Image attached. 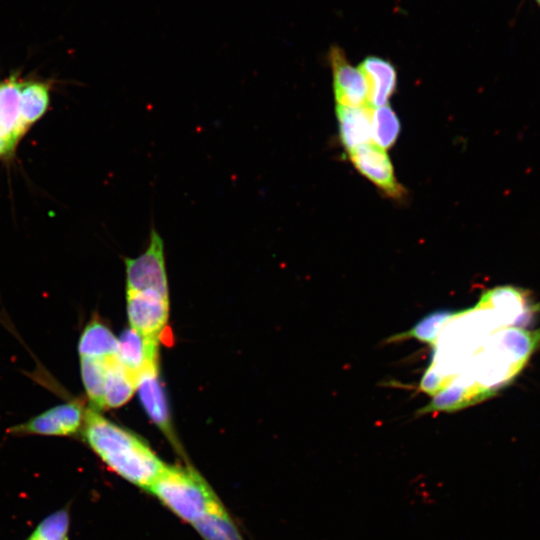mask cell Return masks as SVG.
Returning a JSON list of instances; mask_svg holds the SVG:
<instances>
[{
    "mask_svg": "<svg viewBox=\"0 0 540 540\" xmlns=\"http://www.w3.org/2000/svg\"><path fill=\"white\" fill-rule=\"evenodd\" d=\"M124 263L127 292L154 291L169 299L164 242L153 222L145 251L135 258H125Z\"/></svg>",
    "mask_w": 540,
    "mask_h": 540,
    "instance_id": "cell-3",
    "label": "cell"
},
{
    "mask_svg": "<svg viewBox=\"0 0 540 540\" xmlns=\"http://www.w3.org/2000/svg\"><path fill=\"white\" fill-rule=\"evenodd\" d=\"M69 523L68 510L62 508L45 517L26 540H67Z\"/></svg>",
    "mask_w": 540,
    "mask_h": 540,
    "instance_id": "cell-19",
    "label": "cell"
},
{
    "mask_svg": "<svg viewBox=\"0 0 540 540\" xmlns=\"http://www.w3.org/2000/svg\"><path fill=\"white\" fill-rule=\"evenodd\" d=\"M349 157L356 169L385 194L401 198L405 190L398 183L392 163L379 146L366 143L349 150Z\"/></svg>",
    "mask_w": 540,
    "mask_h": 540,
    "instance_id": "cell-7",
    "label": "cell"
},
{
    "mask_svg": "<svg viewBox=\"0 0 540 540\" xmlns=\"http://www.w3.org/2000/svg\"><path fill=\"white\" fill-rule=\"evenodd\" d=\"M333 74V88L338 105L348 107L369 106L368 86L359 68L353 67L339 46L329 50Z\"/></svg>",
    "mask_w": 540,
    "mask_h": 540,
    "instance_id": "cell-8",
    "label": "cell"
},
{
    "mask_svg": "<svg viewBox=\"0 0 540 540\" xmlns=\"http://www.w3.org/2000/svg\"><path fill=\"white\" fill-rule=\"evenodd\" d=\"M86 409L79 400L54 406L28 421L10 427L13 435L66 437L78 434L83 427Z\"/></svg>",
    "mask_w": 540,
    "mask_h": 540,
    "instance_id": "cell-4",
    "label": "cell"
},
{
    "mask_svg": "<svg viewBox=\"0 0 540 540\" xmlns=\"http://www.w3.org/2000/svg\"><path fill=\"white\" fill-rule=\"evenodd\" d=\"M147 491L190 524L221 502L205 479L191 467L166 464Z\"/></svg>",
    "mask_w": 540,
    "mask_h": 540,
    "instance_id": "cell-2",
    "label": "cell"
},
{
    "mask_svg": "<svg viewBox=\"0 0 540 540\" xmlns=\"http://www.w3.org/2000/svg\"><path fill=\"white\" fill-rule=\"evenodd\" d=\"M372 125L377 146L382 149L392 147L400 133V122L393 109L383 105L373 110Z\"/></svg>",
    "mask_w": 540,
    "mask_h": 540,
    "instance_id": "cell-18",
    "label": "cell"
},
{
    "mask_svg": "<svg viewBox=\"0 0 540 540\" xmlns=\"http://www.w3.org/2000/svg\"><path fill=\"white\" fill-rule=\"evenodd\" d=\"M141 403L155 425L182 454V448L175 436L165 393L159 380V364H151L137 378V388Z\"/></svg>",
    "mask_w": 540,
    "mask_h": 540,
    "instance_id": "cell-6",
    "label": "cell"
},
{
    "mask_svg": "<svg viewBox=\"0 0 540 540\" xmlns=\"http://www.w3.org/2000/svg\"><path fill=\"white\" fill-rule=\"evenodd\" d=\"M192 525L203 540H244L222 502Z\"/></svg>",
    "mask_w": 540,
    "mask_h": 540,
    "instance_id": "cell-16",
    "label": "cell"
},
{
    "mask_svg": "<svg viewBox=\"0 0 540 540\" xmlns=\"http://www.w3.org/2000/svg\"><path fill=\"white\" fill-rule=\"evenodd\" d=\"M368 86V103L372 108L386 105L397 84L393 64L380 57L369 56L359 65Z\"/></svg>",
    "mask_w": 540,
    "mask_h": 540,
    "instance_id": "cell-11",
    "label": "cell"
},
{
    "mask_svg": "<svg viewBox=\"0 0 540 540\" xmlns=\"http://www.w3.org/2000/svg\"><path fill=\"white\" fill-rule=\"evenodd\" d=\"M82 436L90 449L112 472L148 490L166 464L138 436L86 409Z\"/></svg>",
    "mask_w": 540,
    "mask_h": 540,
    "instance_id": "cell-1",
    "label": "cell"
},
{
    "mask_svg": "<svg viewBox=\"0 0 540 540\" xmlns=\"http://www.w3.org/2000/svg\"><path fill=\"white\" fill-rule=\"evenodd\" d=\"M110 359L80 357L81 378L90 407L98 411L104 409L105 383Z\"/></svg>",
    "mask_w": 540,
    "mask_h": 540,
    "instance_id": "cell-17",
    "label": "cell"
},
{
    "mask_svg": "<svg viewBox=\"0 0 540 540\" xmlns=\"http://www.w3.org/2000/svg\"><path fill=\"white\" fill-rule=\"evenodd\" d=\"M117 358L136 378L151 364L159 363V340L147 338L132 328L118 339Z\"/></svg>",
    "mask_w": 540,
    "mask_h": 540,
    "instance_id": "cell-10",
    "label": "cell"
},
{
    "mask_svg": "<svg viewBox=\"0 0 540 540\" xmlns=\"http://www.w3.org/2000/svg\"><path fill=\"white\" fill-rule=\"evenodd\" d=\"M118 339L108 326L94 317L84 328L79 339L80 357L112 358L117 356Z\"/></svg>",
    "mask_w": 540,
    "mask_h": 540,
    "instance_id": "cell-14",
    "label": "cell"
},
{
    "mask_svg": "<svg viewBox=\"0 0 540 540\" xmlns=\"http://www.w3.org/2000/svg\"><path fill=\"white\" fill-rule=\"evenodd\" d=\"M15 154V151L3 140L0 139V159L9 160Z\"/></svg>",
    "mask_w": 540,
    "mask_h": 540,
    "instance_id": "cell-21",
    "label": "cell"
},
{
    "mask_svg": "<svg viewBox=\"0 0 540 540\" xmlns=\"http://www.w3.org/2000/svg\"><path fill=\"white\" fill-rule=\"evenodd\" d=\"M450 317H453V313L447 310L434 312L424 317L411 330L395 337H414L421 341L432 342L435 340L440 325Z\"/></svg>",
    "mask_w": 540,
    "mask_h": 540,
    "instance_id": "cell-20",
    "label": "cell"
},
{
    "mask_svg": "<svg viewBox=\"0 0 540 540\" xmlns=\"http://www.w3.org/2000/svg\"><path fill=\"white\" fill-rule=\"evenodd\" d=\"M20 83L18 72L0 81V139L14 151L27 132L20 116Z\"/></svg>",
    "mask_w": 540,
    "mask_h": 540,
    "instance_id": "cell-9",
    "label": "cell"
},
{
    "mask_svg": "<svg viewBox=\"0 0 540 540\" xmlns=\"http://www.w3.org/2000/svg\"><path fill=\"white\" fill-rule=\"evenodd\" d=\"M370 106L348 107L337 105L336 114L339 123V135L342 144L348 150L369 143L373 138L372 115Z\"/></svg>",
    "mask_w": 540,
    "mask_h": 540,
    "instance_id": "cell-12",
    "label": "cell"
},
{
    "mask_svg": "<svg viewBox=\"0 0 540 540\" xmlns=\"http://www.w3.org/2000/svg\"><path fill=\"white\" fill-rule=\"evenodd\" d=\"M51 83L39 79H25L20 83V116L24 128H29L47 112Z\"/></svg>",
    "mask_w": 540,
    "mask_h": 540,
    "instance_id": "cell-13",
    "label": "cell"
},
{
    "mask_svg": "<svg viewBox=\"0 0 540 540\" xmlns=\"http://www.w3.org/2000/svg\"><path fill=\"white\" fill-rule=\"evenodd\" d=\"M130 328L141 335L159 340L169 317V299L154 291L127 292Z\"/></svg>",
    "mask_w": 540,
    "mask_h": 540,
    "instance_id": "cell-5",
    "label": "cell"
},
{
    "mask_svg": "<svg viewBox=\"0 0 540 540\" xmlns=\"http://www.w3.org/2000/svg\"><path fill=\"white\" fill-rule=\"evenodd\" d=\"M536 1H537V3H538V4H539V6H540V0H536Z\"/></svg>",
    "mask_w": 540,
    "mask_h": 540,
    "instance_id": "cell-22",
    "label": "cell"
},
{
    "mask_svg": "<svg viewBox=\"0 0 540 540\" xmlns=\"http://www.w3.org/2000/svg\"><path fill=\"white\" fill-rule=\"evenodd\" d=\"M137 388V378L118 360L117 356L108 362L104 392V409L117 408L130 400Z\"/></svg>",
    "mask_w": 540,
    "mask_h": 540,
    "instance_id": "cell-15",
    "label": "cell"
}]
</instances>
